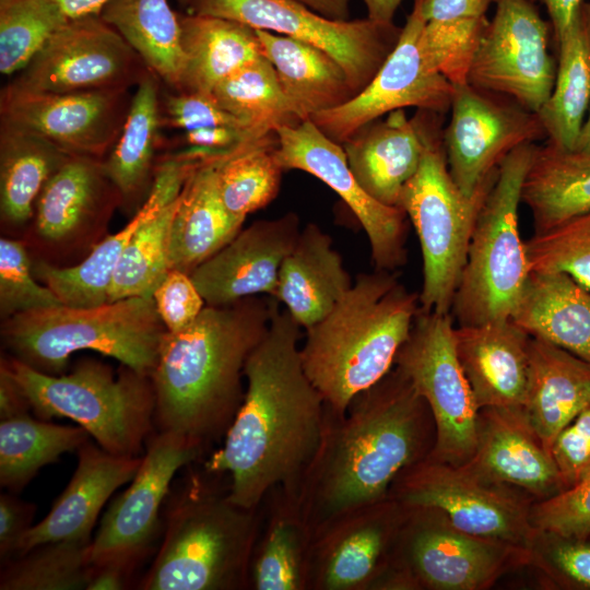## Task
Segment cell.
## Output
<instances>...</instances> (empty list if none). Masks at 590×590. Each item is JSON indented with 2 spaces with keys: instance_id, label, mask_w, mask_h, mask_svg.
I'll return each mask as SVG.
<instances>
[{
  "instance_id": "46",
  "label": "cell",
  "mask_w": 590,
  "mask_h": 590,
  "mask_svg": "<svg viewBox=\"0 0 590 590\" xmlns=\"http://www.w3.org/2000/svg\"><path fill=\"white\" fill-rule=\"evenodd\" d=\"M69 20L55 0H0V71L23 70Z\"/></svg>"
},
{
  "instance_id": "62",
  "label": "cell",
  "mask_w": 590,
  "mask_h": 590,
  "mask_svg": "<svg viewBox=\"0 0 590 590\" xmlns=\"http://www.w3.org/2000/svg\"><path fill=\"white\" fill-rule=\"evenodd\" d=\"M367 10V17L381 22L393 23L394 14L403 0H362Z\"/></svg>"
},
{
  "instance_id": "16",
  "label": "cell",
  "mask_w": 590,
  "mask_h": 590,
  "mask_svg": "<svg viewBox=\"0 0 590 590\" xmlns=\"http://www.w3.org/2000/svg\"><path fill=\"white\" fill-rule=\"evenodd\" d=\"M426 508H408L394 550L379 586H427L474 590L497 577L517 546L474 536L428 517Z\"/></svg>"
},
{
  "instance_id": "31",
  "label": "cell",
  "mask_w": 590,
  "mask_h": 590,
  "mask_svg": "<svg viewBox=\"0 0 590 590\" xmlns=\"http://www.w3.org/2000/svg\"><path fill=\"white\" fill-rule=\"evenodd\" d=\"M590 406V363L541 339L529 344L528 420L551 452L556 436Z\"/></svg>"
},
{
  "instance_id": "10",
  "label": "cell",
  "mask_w": 590,
  "mask_h": 590,
  "mask_svg": "<svg viewBox=\"0 0 590 590\" xmlns=\"http://www.w3.org/2000/svg\"><path fill=\"white\" fill-rule=\"evenodd\" d=\"M394 366L429 409L435 440L428 457L467 463L477 446L479 409L457 356L451 314L420 308Z\"/></svg>"
},
{
  "instance_id": "20",
  "label": "cell",
  "mask_w": 590,
  "mask_h": 590,
  "mask_svg": "<svg viewBox=\"0 0 590 590\" xmlns=\"http://www.w3.org/2000/svg\"><path fill=\"white\" fill-rule=\"evenodd\" d=\"M275 156L283 170L299 169L330 187L356 216L367 235L376 270L396 271L408 260L406 214L370 197L352 173L344 149L310 119L275 131Z\"/></svg>"
},
{
  "instance_id": "12",
  "label": "cell",
  "mask_w": 590,
  "mask_h": 590,
  "mask_svg": "<svg viewBox=\"0 0 590 590\" xmlns=\"http://www.w3.org/2000/svg\"><path fill=\"white\" fill-rule=\"evenodd\" d=\"M118 206L121 197L103 161L71 156L45 185L21 239L33 260L74 266L106 236Z\"/></svg>"
},
{
  "instance_id": "40",
  "label": "cell",
  "mask_w": 590,
  "mask_h": 590,
  "mask_svg": "<svg viewBox=\"0 0 590 590\" xmlns=\"http://www.w3.org/2000/svg\"><path fill=\"white\" fill-rule=\"evenodd\" d=\"M99 15L161 82L179 90L184 66L180 22L168 0H109Z\"/></svg>"
},
{
  "instance_id": "6",
  "label": "cell",
  "mask_w": 590,
  "mask_h": 590,
  "mask_svg": "<svg viewBox=\"0 0 590 590\" xmlns=\"http://www.w3.org/2000/svg\"><path fill=\"white\" fill-rule=\"evenodd\" d=\"M166 332L152 296L32 310L0 329L7 355L49 375L63 374L73 353L91 350L151 376Z\"/></svg>"
},
{
  "instance_id": "42",
  "label": "cell",
  "mask_w": 590,
  "mask_h": 590,
  "mask_svg": "<svg viewBox=\"0 0 590 590\" xmlns=\"http://www.w3.org/2000/svg\"><path fill=\"white\" fill-rule=\"evenodd\" d=\"M212 94L255 139L302 122L283 94L273 66L263 55L222 80Z\"/></svg>"
},
{
  "instance_id": "56",
  "label": "cell",
  "mask_w": 590,
  "mask_h": 590,
  "mask_svg": "<svg viewBox=\"0 0 590 590\" xmlns=\"http://www.w3.org/2000/svg\"><path fill=\"white\" fill-rule=\"evenodd\" d=\"M426 22L486 17L494 0H417Z\"/></svg>"
},
{
  "instance_id": "4",
  "label": "cell",
  "mask_w": 590,
  "mask_h": 590,
  "mask_svg": "<svg viewBox=\"0 0 590 590\" xmlns=\"http://www.w3.org/2000/svg\"><path fill=\"white\" fill-rule=\"evenodd\" d=\"M420 310L418 294L396 271L361 273L333 309L308 328L300 357L327 405L344 414L352 399L382 379Z\"/></svg>"
},
{
  "instance_id": "25",
  "label": "cell",
  "mask_w": 590,
  "mask_h": 590,
  "mask_svg": "<svg viewBox=\"0 0 590 590\" xmlns=\"http://www.w3.org/2000/svg\"><path fill=\"white\" fill-rule=\"evenodd\" d=\"M444 114L418 109L408 118L397 109L343 143L349 166L363 189L378 202L400 208L404 186L416 174L432 132Z\"/></svg>"
},
{
  "instance_id": "48",
  "label": "cell",
  "mask_w": 590,
  "mask_h": 590,
  "mask_svg": "<svg viewBox=\"0 0 590 590\" xmlns=\"http://www.w3.org/2000/svg\"><path fill=\"white\" fill-rule=\"evenodd\" d=\"M54 292L37 280L33 259L23 239L0 238V317L61 306Z\"/></svg>"
},
{
  "instance_id": "1",
  "label": "cell",
  "mask_w": 590,
  "mask_h": 590,
  "mask_svg": "<svg viewBox=\"0 0 590 590\" xmlns=\"http://www.w3.org/2000/svg\"><path fill=\"white\" fill-rule=\"evenodd\" d=\"M300 329L275 307L246 362L243 402L204 465L228 475V496L245 508L261 507L275 488L297 499L323 439L328 405L304 370Z\"/></svg>"
},
{
  "instance_id": "13",
  "label": "cell",
  "mask_w": 590,
  "mask_h": 590,
  "mask_svg": "<svg viewBox=\"0 0 590 590\" xmlns=\"http://www.w3.org/2000/svg\"><path fill=\"white\" fill-rule=\"evenodd\" d=\"M99 14L69 19L8 84L43 93L129 90L149 71Z\"/></svg>"
},
{
  "instance_id": "7",
  "label": "cell",
  "mask_w": 590,
  "mask_h": 590,
  "mask_svg": "<svg viewBox=\"0 0 590 590\" xmlns=\"http://www.w3.org/2000/svg\"><path fill=\"white\" fill-rule=\"evenodd\" d=\"M40 420L67 417L87 430L106 451L139 457L155 426L150 375L120 364L83 358L67 374L49 375L1 355Z\"/></svg>"
},
{
  "instance_id": "26",
  "label": "cell",
  "mask_w": 590,
  "mask_h": 590,
  "mask_svg": "<svg viewBox=\"0 0 590 590\" xmlns=\"http://www.w3.org/2000/svg\"><path fill=\"white\" fill-rule=\"evenodd\" d=\"M76 455L78 465L67 487L48 515L23 536L15 556L49 542L91 544L103 506L116 489L132 481L142 461V456L110 453L90 439Z\"/></svg>"
},
{
  "instance_id": "58",
  "label": "cell",
  "mask_w": 590,
  "mask_h": 590,
  "mask_svg": "<svg viewBox=\"0 0 590 590\" xmlns=\"http://www.w3.org/2000/svg\"><path fill=\"white\" fill-rule=\"evenodd\" d=\"M135 565L121 560H108L92 565L86 590L127 589Z\"/></svg>"
},
{
  "instance_id": "18",
  "label": "cell",
  "mask_w": 590,
  "mask_h": 590,
  "mask_svg": "<svg viewBox=\"0 0 590 590\" xmlns=\"http://www.w3.org/2000/svg\"><path fill=\"white\" fill-rule=\"evenodd\" d=\"M204 448L173 432H153L129 487L116 497L90 544L91 565L121 560L135 566L151 552L163 523L161 508L172 481Z\"/></svg>"
},
{
  "instance_id": "22",
  "label": "cell",
  "mask_w": 590,
  "mask_h": 590,
  "mask_svg": "<svg viewBox=\"0 0 590 590\" xmlns=\"http://www.w3.org/2000/svg\"><path fill=\"white\" fill-rule=\"evenodd\" d=\"M408 508L390 495L347 511L312 535L307 590H367L387 568Z\"/></svg>"
},
{
  "instance_id": "28",
  "label": "cell",
  "mask_w": 590,
  "mask_h": 590,
  "mask_svg": "<svg viewBox=\"0 0 590 590\" xmlns=\"http://www.w3.org/2000/svg\"><path fill=\"white\" fill-rule=\"evenodd\" d=\"M530 340L511 319L455 328L457 356L479 411L524 405Z\"/></svg>"
},
{
  "instance_id": "51",
  "label": "cell",
  "mask_w": 590,
  "mask_h": 590,
  "mask_svg": "<svg viewBox=\"0 0 590 590\" xmlns=\"http://www.w3.org/2000/svg\"><path fill=\"white\" fill-rule=\"evenodd\" d=\"M157 314L168 332L192 323L206 306L189 273L169 269L152 294Z\"/></svg>"
},
{
  "instance_id": "36",
  "label": "cell",
  "mask_w": 590,
  "mask_h": 590,
  "mask_svg": "<svg viewBox=\"0 0 590 590\" xmlns=\"http://www.w3.org/2000/svg\"><path fill=\"white\" fill-rule=\"evenodd\" d=\"M250 566L249 589L307 590L312 532L296 498L281 488L268 497Z\"/></svg>"
},
{
  "instance_id": "39",
  "label": "cell",
  "mask_w": 590,
  "mask_h": 590,
  "mask_svg": "<svg viewBox=\"0 0 590 590\" xmlns=\"http://www.w3.org/2000/svg\"><path fill=\"white\" fill-rule=\"evenodd\" d=\"M521 202L531 212L534 233L547 231L590 209V156L536 145Z\"/></svg>"
},
{
  "instance_id": "63",
  "label": "cell",
  "mask_w": 590,
  "mask_h": 590,
  "mask_svg": "<svg viewBox=\"0 0 590 590\" xmlns=\"http://www.w3.org/2000/svg\"><path fill=\"white\" fill-rule=\"evenodd\" d=\"M570 152L590 156V103L588 107V116L582 122L574 149Z\"/></svg>"
},
{
  "instance_id": "53",
  "label": "cell",
  "mask_w": 590,
  "mask_h": 590,
  "mask_svg": "<svg viewBox=\"0 0 590 590\" xmlns=\"http://www.w3.org/2000/svg\"><path fill=\"white\" fill-rule=\"evenodd\" d=\"M36 506L22 500L13 493L0 495V562H8L15 556L19 544L32 523Z\"/></svg>"
},
{
  "instance_id": "8",
  "label": "cell",
  "mask_w": 590,
  "mask_h": 590,
  "mask_svg": "<svg viewBox=\"0 0 590 590\" xmlns=\"http://www.w3.org/2000/svg\"><path fill=\"white\" fill-rule=\"evenodd\" d=\"M536 144L524 143L498 166L479 212L450 314L458 326L510 319L530 274L518 210Z\"/></svg>"
},
{
  "instance_id": "45",
  "label": "cell",
  "mask_w": 590,
  "mask_h": 590,
  "mask_svg": "<svg viewBox=\"0 0 590 590\" xmlns=\"http://www.w3.org/2000/svg\"><path fill=\"white\" fill-rule=\"evenodd\" d=\"M178 197L146 221L131 237L114 272L108 302L152 296L169 270V233Z\"/></svg>"
},
{
  "instance_id": "30",
  "label": "cell",
  "mask_w": 590,
  "mask_h": 590,
  "mask_svg": "<svg viewBox=\"0 0 590 590\" xmlns=\"http://www.w3.org/2000/svg\"><path fill=\"white\" fill-rule=\"evenodd\" d=\"M240 148L196 169L179 197L169 233L168 267L191 273L228 244L243 228L223 204L217 167Z\"/></svg>"
},
{
  "instance_id": "50",
  "label": "cell",
  "mask_w": 590,
  "mask_h": 590,
  "mask_svg": "<svg viewBox=\"0 0 590 590\" xmlns=\"http://www.w3.org/2000/svg\"><path fill=\"white\" fill-rule=\"evenodd\" d=\"M161 113L163 127L187 131L204 127L231 126L244 129L249 133L246 126L227 113L212 93L176 92L166 94Z\"/></svg>"
},
{
  "instance_id": "21",
  "label": "cell",
  "mask_w": 590,
  "mask_h": 590,
  "mask_svg": "<svg viewBox=\"0 0 590 590\" xmlns=\"http://www.w3.org/2000/svg\"><path fill=\"white\" fill-rule=\"evenodd\" d=\"M129 90L43 93L8 84L0 96L1 120L28 129L72 156L104 161L126 120Z\"/></svg>"
},
{
  "instance_id": "24",
  "label": "cell",
  "mask_w": 590,
  "mask_h": 590,
  "mask_svg": "<svg viewBox=\"0 0 590 590\" xmlns=\"http://www.w3.org/2000/svg\"><path fill=\"white\" fill-rule=\"evenodd\" d=\"M299 233L294 212L241 228L190 273L205 304L225 306L251 296L274 297L281 266Z\"/></svg>"
},
{
  "instance_id": "64",
  "label": "cell",
  "mask_w": 590,
  "mask_h": 590,
  "mask_svg": "<svg viewBox=\"0 0 590 590\" xmlns=\"http://www.w3.org/2000/svg\"><path fill=\"white\" fill-rule=\"evenodd\" d=\"M177 1L181 7L187 8L191 0H177Z\"/></svg>"
},
{
  "instance_id": "23",
  "label": "cell",
  "mask_w": 590,
  "mask_h": 590,
  "mask_svg": "<svg viewBox=\"0 0 590 590\" xmlns=\"http://www.w3.org/2000/svg\"><path fill=\"white\" fill-rule=\"evenodd\" d=\"M208 161L205 154L194 148L157 160L150 193L129 222L120 231L106 235L74 266L56 267L33 260L37 280L66 306L92 307L107 303L114 272L131 237L161 209L173 202L190 175Z\"/></svg>"
},
{
  "instance_id": "47",
  "label": "cell",
  "mask_w": 590,
  "mask_h": 590,
  "mask_svg": "<svg viewBox=\"0 0 590 590\" xmlns=\"http://www.w3.org/2000/svg\"><path fill=\"white\" fill-rule=\"evenodd\" d=\"M530 271L564 272L590 290V209L524 241Z\"/></svg>"
},
{
  "instance_id": "44",
  "label": "cell",
  "mask_w": 590,
  "mask_h": 590,
  "mask_svg": "<svg viewBox=\"0 0 590 590\" xmlns=\"http://www.w3.org/2000/svg\"><path fill=\"white\" fill-rule=\"evenodd\" d=\"M90 544L49 542L1 564L0 590H86Z\"/></svg>"
},
{
  "instance_id": "52",
  "label": "cell",
  "mask_w": 590,
  "mask_h": 590,
  "mask_svg": "<svg viewBox=\"0 0 590 590\" xmlns=\"http://www.w3.org/2000/svg\"><path fill=\"white\" fill-rule=\"evenodd\" d=\"M551 455L563 489L590 473V406L580 412L555 438Z\"/></svg>"
},
{
  "instance_id": "55",
  "label": "cell",
  "mask_w": 590,
  "mask_h": 590,
  "mask_svg": "<svg viewBox=\"0 0 590 590\" xmlns=\"http://www.w3.org/2000/svg\"><path fill=\"white\" fill-rule=\"evenodd\" d=\"M181 140L188 148H201L212 151H229L246 143L258 141L246 130L231 126H214L187 130L184 131Z\"/></svg>"
},
{
  "instance_id": "5",
  "label": "cell",
  "mask_w": 590,
  "mask_h": 590,
  "mask_svg": "<svg viewBox=\"0 0 590 590\" xmlns=\"http://www.w3.org/2000/svg\"><path fill=\"white\" fill-rule=\"evenodd\" d=\"M201 476L169 506L155 558L141 590L249 589V566L263 512L234 503Z\"/></svg>"
},
{
  "instance_id": "19",
  "label": "cell",
  "mask_w": 590,
  "mask_h": 590,
  "mask_svg": "<svg viewBox=\"0 0 590 590\" xmlns=\"http://www.w3.org/2000/svg\"><path fill=\"white\" fill-rule=\"evenodd\" d=\"M425 20L417 0L399 40L370 83L349 102L315 114L310 120L331 140L343 144L364 126L397 109L416 107L445 114L453 85L425 61L420 35Z\"/></svg>"
},
{
  "instance_id": "35",
  "label": "cell",
  "mask_w": 590,
  "mask_h": 590,
  "mask_svg": "<svg viewBox=\"0 0 590 590\" xmlns=\"http://www.w3.org/2000/svg\"><path fill=\"white\" fill-rule=\"evenodd\" d=\"M161 80L149 70L137 85L115 145L103 161L106 175L121 197V208L134 214L152 188L160 144Z\"/></svg>"
},
{
  "instance_id": "37",
  "label": "cell",
  "mask_w": 590,
  "mask_h": 590,
  "mask_svg": "<svg viewBox=\"0 0 590 590\" xmlns=\"http://www.w3.org/2000/svg\"><path fill=\"white\" fill-rule=\"evenodd\" d=\"M184 55L177 92L212 93L229 74L262 56L256 30L210 15L179 14Z\"/></svg>"
},
{
  "instance_id": "34",
  "label": "cell",
  "mask_w": 590,
  "mask_h": 590,
  "mask_svg": "<svg viewBox=\"0 0 590 590\" xmlns=\"http://www.w3.org/2000/svg\"><path fill=\"white\" fill-rule=\"evenodd\" d=\"M71 156L48 139L1 120L0 222L4 236L22 237L45 185Z\"/></svg>"
},
{
  "instance_id": "3",
  "label": "cell",
  "mask_w": 590,
  "mask_h": 590,
  "mask_svg": "<svg viewBox=\"0 0 590 590\" xmlns=\"http://www.w3.org/2000/svg\"><path fill=\"white\" fill-rule=\"evenodd\" d=\"M279 302L267 295L205 306L186 328L166 332L151 374L156 430L203 448L225 436L245 396V365Z\"/></svg>"
},
{
  "instance_id": "49",
  "label": "cell",
  "mask_w": 590,
  "mask_h": 590,
  "mask_svg": "<svg viewBox=\"0 0 590 590\" xmlns=\"http://www.w3.org/2000/svg\"><path fill=\"white\" fill-rule=\"evenodd\" d=\"M530 522L542 533L586 540L590 535V473L538 504Z\"/></svg>"
},
{
  "instance_id": "29",
  "label": "cell",
  "mask_w": 590,
  "mask_h": 590,
  "mask_svg": "<svg viewBox=\"0 0 590 590\" xmlns=\"http://www.w3.org/2000/svg\"><path fill=\"white\" fill-rule=\"evenodd\" d=\"M352 285L329 234L308 223L283 260L274 298L307 330L322 320Z\"/></svg>"
},
{
  "instance_id": "54",
  "label": "cell",
  "mask_w": 590,
  "mask_h": 590,
  "mask_svg": "<svg viewBox=\"0 0 590 590\" xmlns=\"http://www.w3.org/2000/svg\"><path fill=\"white\" fill-rule=\"evenodd\" d=\"M552 536L556 539L551 554L553 564L568 579L590 589V544L585 540Z\"/></svg>"
},
{
  "instance_id": "14",
  "label": "cell",
  "mask_w": 590,
  "mask_h": 590,
  "mask_svg": "<svg viewBox=\"0 0 590 590\" xmlns=\"http://www.w3.org/2000/svg\"><path fill=\"white\" fill-rule=\"evenodd\" d=\"M465 465L428 456L403 470L389 495L406 508L442 512L451 527L470 535L514 546L528 542L534 530L523 504Z\"/></svg>"
},
{
  "instance_id": "32",
  "label": "cell",
  "mask_w": 590,
  "mask_h": 590,
  "mask_svg": "<svg viewBox=\"0 0 590 590\" xmlns=\"http://www.w3.org/2000/svg\"><path fill=\"white\" fill-rule=\"evenodd\" d=\"M510 319L590 363V290L570 275L531 271Z\"/></svg>"
},
{
  "instance_id": "41",
  "label": "cell",
  "mask_w": 590,
  "mask_h": 590,
  "mask_svg": "<svg viewBox=\"0 0 590 590\" xmlns=\"http://www.w3.org/2000/svg\"><path fill=\"white\" fill-rule=\"evenodd\" d=\"M90 434L81 426H67L25 414L0 421V484L20 493L45 465L76 451Z\"/></svg>"
},
{
  "instance_id": "15",
  "label": "cell",
  "mask_w": 590,
  "mask_h": 590,
  "mask_svg": "<svg viewBox=\"0 0 590 590\" xmlns=\"http://www.w3.org/2000/svg\"><path fill=\"white\" fill-rule=\"evenodd\" d=\"M452 85L442 144L453 181L472 197L496 176L511 151L546 139V132L538 114L514 99L470 83Z\"/></svg>"
},
{
  "instance_id": "59",
  "label": "cell",
  "mask_w": 590,
  "mask_h": 590,
  "mask_svg": "<svg viewBox=\"0 0 590 590\" xmlns=\"http://www.w3.org/2000/svg\"><path fill=\"white\" fill-rule=\"evenodd\" d=\"M545 7L550 16V25L552 30V38L556 46L565 30L570 23V20L577 7L583 0H532Z\"/></svg>"
},
{
  "instance_id": "33",
  "label": "cell",
  "mask_w": 590,
  "mask_h": 590,
  "mask_svg": "<svg viewBox=\"0 0 590 590\" xmlns=\"http://www.w3.org/2000/svg\"><path fill=\"white\" fill-rule=\"evenodd\" d=\"M256 33L261 54L273 66L283 94L300 121L356 95L343 67L324 50L268 31Z\"/></svg>"
},
{
  "instance_id": "43",
  "label": "cell",
  "mask_w": 590,
  "mask_h": 590,
  "mask_svg": "<svg viewBox=\"0 0 590 590\" xmlns=\"http://www.w3.org/2000/svg\"><path fill=\"white\" fill-rule=\"evenodd\" d=\"M249 143L217 167V186L224 206L234 217L267 206L278 194L283 168L275 156L276 135Z\"/></svg>"
},
{
  "instance_id": "11",
  "label": "cell",
  "mask_w": 590,
  "mask_h": 590,
  "mask_svg": "<svg viewBox=\"0 0 590 590\" xmlns=\"http://www.w3.org/2000/svg\"><path fill=\"white\" fill-rule=\"evenodd\" d=\"M189 13L243 23L324 50L345 70L355 94L375 78L402 27L369 17L337 21L294 0H191Z\"/></svg>"
},
{
  "instance_id": "2",
  "label": "cell",
  "mask_w": 590,
  "mask_h": 590,
  "mask_svg": "<svg viewBox=\"0 0 590 590\" xmlns=\"http://www.w3.org/2000/svg\"><path fill=\"white\" fill-rule=\"evenodd\" d=\"M428 415L397 368L356 394L344 414L328 406L321 446L297 497L312 535L337 517L387 498L398 475L428 456Z\"/></svg>"
},
{
  "instance_id": "57",
  "label": "cell",
  "mask_w": 590,
  "mask_h": 590,
  "mask_svg": "<svg viewBox=\"0 0 590 590\" xmlns=\"http://www.w3.org/2000/svg\"><path fill=\"white\" fill-rule=\"evenodd\" d=\"M32 412L31 404L22 387L0 359V421Z\"/></svg>"
},
{
  "instance_id": "27",
  "label": "cell",
  "mask_w": 590,
  "mask_h": 590,
  "mask_svg": "<svg viewBox=\"0 0 590 590\" xmlns=\"http://www.w3.org/2000/svg\"><path fill=\"white\" fill-rule=\"evenodd\" d=\"M463 465L486 481L517 485L539 496L563 489L552 455L523 406L481 409L477 446Z\"/></svg>"
},
{
  "instance_id": "60",
  "label": "cell",
  "mask_w": 590,
  "mask_h": 590,
  "mask_svg": "<svg viewBox=\"0 0 590 590\" xmlns=\"http://www.w3.org/2000/svg\"><path fill=\"white\" fill-rule=\"evenodd\" d=\"M315 12L337 21H346L350 16L351 0H294Z\"/></svg>"
},
{
  "instance_id": "38",
  "label": "cell",
  "mask_w": 590,
  "mask_h": 590,
  "mask_svg": "<svg viewBox=\"0 0 590 590\" xmlns=\"http://www.w3.org/2000/svg\"><path fill=\"white\" fill-rule=\"evenodd\" d=\"M556 76L536 113L548 144L573 151L590 103V1H581L556 44Z\"/></svg>"
},
{
  "instance_id": "61",
  "label": "cell",
  "mask_w": 590,
  "mask_h": 590,
  "mask_svg": "<svg viewBox=\"0 0 590 590\" xmlns=\"http://www.w3.org/2000/svg\"><path fill=\"white\" fill-rule=\"evenodd\" d=\"M69 19L99 14L109 0H55Z\"/></svg>"
},
{
  "instance_id": "17",
  "label": "cell",
  "mask_w": 590,
  "mask_h": 590,
  "mask_svg": "<svg viewBox=\"0 0 590 590\" xmlns=\"http://www.w3.org/2000/svg\"><path fill=\"white\" fill-rule=\"evenodd\" d=\"M473 57L468 83L505 95L538 113L555 83L556 62L548 52L552 30L532 0H494Z\"/></svg>"
},
{
  "instance_id": "9",
  "label": "cell",
  "mask_w": 590,
  "mask_h": 590,
  "mask_svg": "<svg viewBox=\"0 0 590 590\" xmlns=\"http://www.w3.org/2000/svg\"><path fill=\"white\" fill-rule=\"evenodd\" d=\"M441 126L432 132L416 174L402 190L399 206L421 245L420 308L450 314L479 212L498 172L474 196L467 197L449 173Z\"/></svg>"
}]
</instances>
